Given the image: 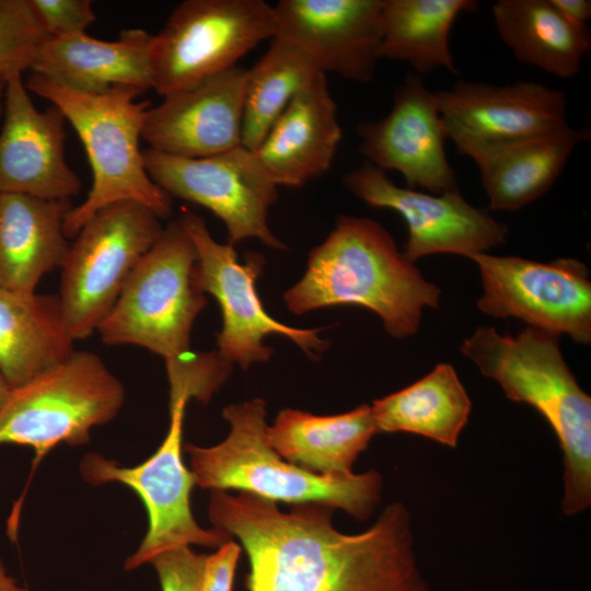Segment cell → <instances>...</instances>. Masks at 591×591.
<instances>
[{"label":"cell","instance_id":"obj_26","mask_svg":"<svg viewBox=\"0 0 591 591\" xmlns=\"http://www.w3.org/2000/svg\"><path fill=\"white\" fill-rule=\"evenodd\" d=\"M491 11L500 39L520 62L560 79L579 74L591 49L587 25L566 19L551 0H499Z\"/></svg>","mask_w":591,"mask_h":591},{"label":"cell","instance_id":"obj_33","mask_svg":"<svg viewBox=\"0 0 591 591\" xmlns=\"http://www.w3.org/2000/svg\"><path fill=\"white\" fill-rule=\"evenodd\" d=\"M48 37L85 33L96 20L90 0H30Z\"/></svg>","mask_w":591,"mask_h":591},{"label":"cell","instance_id":"obj_35","mask_svg":"<svg viewBox=\"0 0 591 591\" xmlns=\"http://www.w3.org/2000/svg\"><path fill=\"white\" fill-rule=\"evenodd\" d=\"M554 7L569 21L587 25L591 16L590 0H551Z\"/></svg>","mask_w":591,"mask_h":591},{"label":"cell","instance_id":"obj_32","mask_svg":"<svg viewBox=\"0 0 591 591\" xmlns=\"http://www.w3.org/2000/svg\"><path fill=\"white\" fill-rule=\"evenodd\" d=\"M206 556L182 546L157 555L150 564L162 591H199Z\"/></svg>","mask_w":591,"mask_h":591},{"label":"cell","instance_id":"obj_36","mask_svg":"<svg viewBox=\"0 0 591 591\" xmlns=\"http://www.w3.org/2000/svg\"><path fill=\"white\" fill-rule=\"evenodd\" d=\"M0 591H27L21 587L16 580L10 576L2 560L0 559Z\"/></svg>","mask_w":591,"mask_h":591},{"label":"cell","instance_id":"obj_12","mask_svg":"<svg viewBox=\"0 0 591 591\" xmlns=\"http://www.w3.org/2000/svg\"><path fill=\"white\" fill-rule=\"evenodd\" d=\"M143 161L150 178L171 198L217 216L228 230L229 244L257 239L271 248H286L267 220L278 186L254 152L240 146L211 157L182 158L148 148Z\"/></svg>","mask_w":591,"mask_h":591},{"label":"cell","instance_id":"obj_6","mask_svg":"<svg viewBox=\"0 0 591 591\" xmlns=\"http://www.w3.org/2000/svg\"><path fill=\"white\" fill-rule=\"evenodd\" d=\"M194 244L175 220L141 257L96 332L109 346L135 345L164 360L190 349L193 325L207 304L194 285Z\"/></svg>","mask_w":591,"mask_h":591},{"label":"cell","instance_id":"obj_31","mask_svg":"<svg viewBox=\"0 0 591 591\" xmlns=\"http://www.w3.org/2000/svg\"><path fill=\"white\" fill-rule=\"evenodd\" d=\"M170 386V404L190 399L207 403L225 383L232 366L219 352L192 349L164 360Z\"/></svg>","mask_w":591,"mask_h":591},{"label":"cell","instance_id":"obj_19","mask_svg":"<svg viewBox=\"0 0 591 591\" xmlns=\"http://www.w3.org/2000/svg\"><path fill=\"white\" fill-rule=\"evenodd\" d=\"M248 69L237 65L163 96L146 111L141 138L150 149L206 158L242 146Z\"/></svg>","mask_w":591,"mask_h":591},{"label":"cell","instance_id":"obj_28","mask_svg":"<svg viewBox=\"0 0 591 591\" xmlns=\"http://www.w3.org/2000/svg\"><path fill=\"white\" fill-rule=\"evenodd\" d=\"M474 0H383L380 58L408 62L418 76L443 68L456 73L450 33Z\"/></svg>","mask_w":591,"mask_h":591},{"label":"cell","instance_id":"obj_38","mask_svg":"<svg viewBox=\"0 0 591 591\" xmlns=\"http://www.w3.org/2000/svg\"><path fill=\"white\" fill-rule=\"evenodd\" d=\"M4 89H5V79L0 76V117L3 113V96H4Z\"/></svg>","mask_w":591,"mask_h":591},{"label":"cell","instance_id":"obj_25","mask_svg":"<svg viewBox=\"0 0 591 591\" xmlns=\"http://www.w3.org/2000/svg\"><path fill=\"white\" fill-rule=\"evenodd\" d=\"M267 441L286 461L322 475L352 473L359 454L379 433L371 406L331 416L282 409L267 426Z\"/></svg>","mask_w":591,"mask_h":591},{"label":"cell","instance_id":"obj_10","mask_svg":"<svg viewBox=\"0 0 591 591\" xmlns=\"http://www.w3.org/2000/svg\"><path fill=\"white\" fill-rule=\"evenodd\" d=\"M177 221L196 251L195 287L204 294H211L221 309L222 328L217 333V351L222 358L244 370L266 362L273 349L264 339L270 334L287 337L312 359L328 348L329 343L318 335L321 329L286 325L264 309L255 286L264 266L260 254L250 253L245 263H241L233 245L217 242L205 220L187 208L182 210Z\"/></svg>","mask_w":591,"mask_h":591},{"label":"cell","instance_id":"obj_17","mask_svg":"<svg viewBox=\"0 0 591 591\" xmlns=\"http://www.w3.org/2000/svg\"><path fill=\"white\" fill-rule=\"evenodd\" d=\"M436 94L447 139L457 151L531 138L568 125L566 93L537 82L496 85L461 80Z\"/></svg>","mask_w":591,"mask_h":591},{"label":"cell","instance_id":"obj_37","mask_svg":"<svg viewBox=\"0 0 591 591\" xmlns=\"http://www.w3.org/2000/svg\"><path fill=\"white\" fill-rule=\"evenodd\" d=\"M12 387L0 372V408L7 403L12 393Z\"/></svg>","mask_w":591,"mask_h":591},{"label":"cell","instance_id":"obj_23","mask_svg":"<svg viewBox=\"0 0 591 591\" xmlns=\"http://www.w3.org/2000/svg\"><path fill=\"white\" fill-rule=\"evenodd\" d=\"M69 200L0 194V288L35 292L40 279L61 268L70 243L63 221Z\"/></svg>","mask_w":591,"mask_h":591},{"label":"cell","instance_id":"obj_30","mask_svg":"<svg viewBox=\"0 0 591 591\" xmlns=\"http://www.w3.org/2000/svg\"><path fill=\"white\" fill-rule=\"evenodd\" d=\"M47 37L30 0H0V76L31 70Z\"/></svg>","mask_w":591,"mask_h":591},{"label":"cell","instance_id":"obj_5","mask_svg":"<svg viewBox=\"0 0 591 591\" xmlns=\"http://www.w3.org/2000/svg\"><path fill=\"white\" fill-rule=\"evenodd\" d=\"M25 86L62 112L91 166L92 186L85 200L65 218L67 239H73L96 211L119 201L141 204L160 219L171 216L172 198L150 178L139 147L150 107L149 101H136L141 90L114 85L101 93H81L33 72Z\"/></svg>","mask_w":591,"mask_h":591},{"label":"cell","instance_id":"obj_21","mask_svg":"<svg viewBox=\"0 0 591 591\" xmlns=\"http://www.w3.org/2000/svg\"><path fill=\"white\" fill-rule=\"evenodd\" d=\"M152 36L141 28L123 30L115 40L86 33L47 37L31 71L81 93H101L114 85L152 89Z\"/></svg>","mask_w":591,"mask_h":591},{"label":"cell","instance_id":"obj_1","mask_svg":"<svg viewBox=\"0 0 591 591\" xmlns=\"http://www.w3.org/2000/svg\"><path fill=\"white\" fill-rule=\"evenodd\" d=\"M333 508L276 502L237 491H211L208 515L235 536L250 563L247 591H429L417 564L412 517L401 502L357 534L338 531Z\"/></svg>","mask_w":591,"mask_h":591},{"label":"cell","instance_id":"obj_4","mask_svg":"<svg viewBox=\"0 0 591 591\" xmlns=\"http://www.w3.org/2000/svg\"><path fill=\"white\" fill-rule=\"evenodd\" d=\"M228 437L212 447L186 444L195 484L205 489L237 490L273 502L321 503L368 519L381 499L376 471L315 474L282 459L267 441L262 398L230 404L222 412Z\"/></svg>","mask_w":591,"mask_h":591},{"label":"cell","instance_id":"obj_11","mask_svg":"<svg viewBox=\"0 0 591 591\" xmlns=\"http://www.w3.org/2000/svg\"><path fill=\"white\" fill-rule=\"evenodd\" d=\"M187 403L169 404L170 426L157 451L136 466H121L99 453H88L80 463L83 479L99 486L119 483L134 490L146 507L148 531L124 568L136 569L172 548L199 545L218 548L231 537L216 529L206 530L194 519L190 494L195 485L182 454L183 425Z\"/></svg>","mask_w":591,"mask_h":591},{"label":"cell","instance_id":"obj_14","mask_svg":"<svg viewBox=\"0 0 591 591\" xmlns=\"http://www.w3.org/2000/svg\"><path fill=\"white\" fill-rule=\"evenodd\" d=\"M345 187L371 207L396 211L406 222L403 255L412 263L450 253L472 257L505 243L508 227L468 204L459 189L440 194L396 185L364 162L344 176Z\"/></svg>","mask_w":591,"mask_h":591},{"label":"cell","instance_id":"obj_22","mask_svg":"<svg viewBox=\"0 0 591 591\" xmlns=\"http://www.w3.org/2000/svg\"><path fill=\"white\" fill-rule=\"evenodd\" d=\"M589 138L588 128L567 125L544 135L471 146L457 152L476 163L489 208L514 211L548 192L575 148Z\"/></svg>","mask_w":591,"mask_h":591},{"label":"cell","instance_id":"obj_7","mask_svg":"<svg viewBox=\"0 0 591 591\" xmlns=\"http://www.w3.org/2000/svg\"><path fill=\"white\" fill-rule=\"evenodd\" d=\"M124 401V385L104 361L76 350L12 390L0 408V444L30 447L39 462L60 443H86L92 428L113 420Z\"/></svg>","mask_w":591,"mask_h":591},{"label":"cell","instance_id":"obj_18","mask_svg":"<svg viewBox=\"0 0 591 591\" xmlns=\"http://www.w3.org/2000/svg\"><path fill=\"white\" fill-rule=\"evenodd\" d=\"M0 131V194L66 199L81 181L65 158L66 118L55 105L39 111L22 74L5 79Z\"/></svg>","mask_w":591,"mask_h":591},{"label":"cell","instance_id":"obj_2","mask_svg":"<svg viewBox=\"0 0 591 591\" xmlns=\"http://www.w3.org/2000/svg\"><path fill=\"white\" fill-rule=\"evenodd\" d=\"M440 289L427 281L379 222L338 216L313 247L303 277L283 293L297 315L335 305H359L382 320L394 338L414 335L424 308H438Z\"/></svg>","mask_w":591,"mask_h":591},{"label":"cell","instance_id":"obj_15","mask_svg":"<svg viewBox=\"0 0 591 591\" xmlns=\"http://www.w3.org/2000/svg\"><path fill=\"white\" fill-rule=\"evenodd\" d=\"M358 150L366 162L395 171L408 188L432 194L459 189L444 148L447 134L436 91L409 74L396 89L390 112L357 126Z\"/></svg>","mask_w":591,"mask_h":591},{"label":"cell","instance_id":"obj_20","mask_svg":"<svg viewBox=\"0 0 591 591\" xmlns=\"http://www.w3.org/2000/svg\"><path fill=\"white\" fill-rule=\"evenodd\" d=\"M343 137L326 74L291 100L254 152L277 186L300 187L332 166Z\"/></svg>","mask_w":591,"mask_h":591},{"label":"cell","instance_id":"obj_3","mask_svg":"<svg viewBox=\"0 0 591 591\" xmlns=\"http://www.w3.org/2000/svg\"><path fill=\"white\" fill-rule=\"evenodd\" d=\"M461 351L495 380L506 396L536 409L564 455L561 510L575 515L591 505V398L579 386L559 348V335L528 326L517 336L478 327Z\"/></svg>","mask_w":591,"mask_h":591},{"label":"cell","instance_id":"obj_27","mask_svg":"<svg viewBox=\"0 0 591 591\" xmlns=\"http://www.w3.org/2000/svg\"><path fill=\"white\" fill-rule=\"evenodd\" d=\"M471 406L454 368L440 363L409 386L374 401L371 412L378 432H409L456 448Z\"/></svg>","mask_w":591,"mask_h":591},{"label":"cell","instance_id":"obj_29","mask_svg":"<svg viewBox=\"0 0 591 591\" xmlns=\"http://www.w3.org/2000/svg\"><path fill=\"white\" fill-rule=\"evenodd\" d=\"M317 73L303 53L271 38L266 53L247 72L242 146L255 152L291 100Z\"/></svg>","mask_w":591,"mask_h":591},{"label":"cell","instance_id":"obj_16","mask_svg":"<svg viewBox=\"0 0 591 591\" xmlns=\"http://www.w3.org/2000/svg\"><path fill=\"white\" fill-rule=\"evenodd\" d=\"M273 38L303 53L326 74L368 83L382 39L383 0H280Z\"/></svg>","mask_w":591,"mask_h":591},{"label":"cell","instance_id":"obj_34","mask_svg":"<svg viewBox=\"0 0 591 591\" xmlns=\"http://www.w3.org/2000/svg\"><path fill=\"white\" fill-rule=\"evenodd\" d=\"M241 546L231 538L206 556L199 591H232Z\"/></svg>","mask_w":591,"mask_h":591},{"label":"cell","instance_id":"obj_24","mask_svg":"<svg viewBox=\"0 0 591 591\" xmlns=\"http://www.w3.org/2000/svg\"><path fill=\"white\" fill-rule=\"evenodd\" d=\"M74 351L58 294L0 288V372L12 389Z\"/></svg>","mask_w":591,"mask_h":591},{"label":"cell","instance_id":"obj_9","mask_svg":"<svg viewBox=\"0 0 591 591\" xmlns=\"http://www.w3.org/2000/svg\"><path fill=\"white\" fill-rule=\"evenodd\" d=\"M264 0H186L152 36V89L165 96L228 70L275 34Z\"/></svg>","mask_w":591,"mask_h":591},{"label":"cell","instance_id":"obj_8","mask_svg":"<svg viewBox=\"0 0 591 591\" xmlns=\"http://www.w3.org/2000/svg\"><path fill=\"white\" fill-rule=\"evenodd\" d=\"M162 230L160 218L135 201L108 205L83 224L61 266L58 293L74 341L96 332Z\"/></svg>","mask_w":591,"mask_h":591},{"label":"cell","instance_id":"obj_13","mask_svg":"<svg viewBox=\"0 0 591 591\" xmlns=\"http://www.w3.org/2000/svg\"><path fill=\"white\" fill-rule=\"evenodd\" d=\"M479 269L480 311L517 317L531 327L591 341V282L583 263L558 258L548 263L486 253L471 257Z\"/></svg>","mask_w":591,"mask_h":591}]
</instances>
